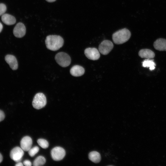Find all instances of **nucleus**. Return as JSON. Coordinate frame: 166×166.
I'll list each match as a JSON object with an SVG mask.
<instances>
[{
    "instance_id": "nucleus-11",
    "label": "nucleus",
    "mask_w": 166,
    "mask_h": 166,
    "mask_svg": "<svg viewBox=\"0 0 166 166\" xmlns=\"http://www.w3.org/2000/svg\"><path fill=\"white\" fill-rule=\"evenodd\" d=\"M5 60L13 70H16L18 66V61L15 57L12 55L8 54L5 57Z\"/></svg>"
},
{
    "instance_id": "nucleus-9",
    "label": "nucleus",
    "mask_w": 166,
    "mask_h": 166,
    "mask_svg": "<svg viewBox=\"0 0 166 166\" xmlns=\"http://www.w3.org/2000/svg\"><path fill=\"white\" fill-rule=\"evenodd\" d=\"M13 32L14 35L17 38H21L23 37L26 33L25 25L22 23H18L14 27Z\"/></svg>"
},
{
    "instance_id": "nucleus-20",
    "label": "nucleus",
    "mask_w": 166,
    "mask_h": 166,
    "mask_svg": "<svg viewBox=\"0 0 166 166\" xmlns=\"http://www.w3.org/2000/svg\"><path fill=\"white\" fill-rule=\"evenodd\" d=\"M39 150V147L35 146L29 149L28 151V154L30 156L33 157L38 152Z\"/></svg>"
},
{
    "instance_id": "nucleus-2",
    "label": "nucleus",
    "mask_w": 166,
    "mask_h": 166,
    "mask_svg": "<svg viewBox=\"0 0 166 166\" xmlns=\"http://www.w3.org/2000/svg\"><path fill=\"white\" fill-rule=\"evenodd\" d=\"M131 36L130 31L126 28L120 30L113 34L112 39L117 44H121L127 42Z\"/></svg>"
},
{
    "instance_id": "nucleus-17",
    "label": "nucleus",
    "mask_w": 166,
    "mask_h": 166,
    "mask_svg": "<svg viewBox=\"0 0 166 166\" xmlns=\"http://www.w3.org/2000/svg\"><path fill=\"white\" fill-rule=\"evenodd\" d=\"M155 65L156 64L153 60L150 59H145L142 62L143 66L144 67H149V69L151 70L155 69Z\"/></svg>"
},
{
    "instance_id": "nucleus-21",
    "label": "nucleus",
    "mask_w": 166,
    "mask_h": 166,
    "mask_svg": "<svg viewBox=\"0 0 166 166\" xmlns=\"http://www.w3.org/2000/svg\"><path fill=\"white\" fill-rule=\"evenodd\" d=\"M6 7L3 3H0V16H2L6 12Z\"/></svg>"
},
{
    "instance_id": "nucleus-26",
    "label": "nucleus",
    "mask_w": 166,
    "mask_h": 166,
    "mask_svg": "<svg viewBox=\"0 0 166 166\" xmlns=\"http://www.w3.org/2000/svg\"><path fill=\"white\" fill-rule=\"evenodd\" d=\"M3 160V157L2 154L0 153V163H1Z\"/></svg>"
},
{
    "instance_id": "nucleus-8",
    "label": "nucleus",
    "mask_w": 166,
    "mask_h": 166,
    "mask_svg": "<svg viewBox=\"0 0 166 166\" xmlns=\"http://www.w3.org/2000/svg\"><path fill=\"white\" fill-rule=\"evenodd\" d=\"M84 53L86 57L91 60H97L100 57L99 51L95 48H86L85 50Z\"/></svg>"
},
{
    "instance_id": "nucleus-4",
    "label": "nucleus",
    "mask_w": 166,
    "mask_h": 166,
    "mask_svg": "<svg viewBox=\"0 0 166 166\" xmlns=\"http://www.w3.org/2000/svg\"><path fill=\"white\" fill-rule=\"evenodd\" d=\"M46 104V99L44 94L40 93L35 95L32 101L34 108L39 109L44 107Z\"/></svg>"
},
{
    "instance_id": "nucleus-10",
    "label": "nucleus",
    "mask_w": 166,
    "mask_h": 166,
    "mask_svg": "<svg viewBox=\"0 0 166 166\" xmlns=\"http://www.w3.org/2000/svg\"><path fill=\"white\" fill-rule=\"evenodd\" d=\"M32 140L30 137L26 136L23 137L20 142L21 148L25 151H28L31 148Z\"/></svg>"
},
{
    "instance_id": "nucleus-5",
    "label": "nucleus",
    "mask_w": 166,
    "mask_h": 166,
    "mask_svg": "<svg viewBox=\"0 0 166 166\" xmlns=\"http://www.w3.org/2000/svg\"><path fill=\"white\" fill-rule=\"evenodd\" d=\"M113 47V43L110 41L105 40L100 44L98 49L99 52L102 54H108L112 49Z\"/></svg>"
},
{
    "instance_id": "nucleus-1",
    "label": "nucleus",
    "mask_w": 166,
    "mask_h": 166,
    "mask_svg": "<svg viewBox=\"0 0 166 166\" xmlns=\"http://www.w3.org/2000/svg\"><path fill=\"white\" fill-rule=\"evenodd\" d=\"M45 43L48 49L55 51L58 50L63 46L64 40L60 36L50 35L46 37Z\"/></svg>"
},
{
    "instance_id": "nucleus-7",
    "label": "nucleus",
    "mask_w": 166,
    "mask_h": 166,
    "mask_svg": "<svg viewBox=\"0 0 166 166\" xmlns=\"http://www.w3.org/2000/svg\"><path fill=\"white\" fill-rule=\"evenodd\" d=\"M24 154V150L21 148L17 147L13 148L10 152L11 158L16 162H20Z\"/></svg>"
},
{
    "instance_id": "nucleus-19",
    "label": "nucleus",
    "mask_w": 166,
    "mask_h": 166,
    "mask_svg": "<svg viewBox=\"0 0 166 166\" xmlns=\"http://www.w3.org/2000/svg\"><path fill=\"white\" fill-rule=\"evenodd\" d=\"M38 144L42 148L45 149L49 146V143L45 140L43 139H39L37 140Z\"/></svg>"
},
{
    "instance_id": "nucleus-16",
    "label": "nucleus",
    "mask_w": 166,
    "mask_h": 166,
    "mask_svg": "<svg viewBox=\"0 0 166 166\" xmlns=\"http://www.w3.org/2000/svg\"><path fill=\"white\" fill-rule=\"evenodd\" d=\"M89 158L90 160L96 163L99 162L101 160L100 154L95 151L90 152L89 154Z\"/></svg>"
},
{
    "instance_id": "nucleus-24",
    "label": "nucleus",
    "mask_w": 166,
    "mask_h": 166,
    "mask_svg": "<svg viewBox=\"0 0 166 166\" xmlns=\"http://www.w3.org/2000/svg\"><path fill=\"white\" fill-rule=\"evenodd\" d=\"M23 165V164H22V163L19 162L15 164L16 166H22Z\"/></svg>"
},
{
    "instance_id": "nucleus-15",
    "label": "nucleus",
    "mask_w": 166,
    "mask_h": 166,
    "mask_svg": "<svg viewBox=\"0 0 166 166\" xmlns=\"http://www.w3.org/2000/svg\"><path fill=\"white\" fill-rule=\"evenodd\" d=\"M140 57L142 58L151 59L154 57L155 54L154 52L150 49H143L140 50L139 52Z\"/></svg>"
},
{
    "instance_id": "nucleus-6",
    "label": "nucleus",
    "mask_w": 166,
    "mask_h": 166,
    "mask_svg": "<svg viewBox=\"0 0 166 166\" xmlns=\"http://www.w3.org/2000/svg\"><path fill=\"white\" fill-rule=\"evenodd\" d=\"M52 158L55 161L62 160L65 155V150L60 147H56L53 148L51 152Z\"/></svg>"
},
{
    "instance_id": "nucleus-23",
    "label": "nucleus",
    "mask_w": 166,
    "mask_h": 166,
    "mask_svg": "<svg viewBox=\"0 0 166 166\" xmlns=\"http://www.w3.org/2000/svg\"><path fill=\"white\" fill-rule=\"evenodd\" d=\"M23 164L26 166H31L32 165L31 162L28 160H26L23 162Z\"/></svg>"
},
{
    "instance_id": "nucleus-13",
    "label": "nucleus",
    "mask_w": 166,
    "mask_h": 166,
    "mask_svg": "<svg viewBox=\"0 0 166 166\" xmlns=\"http://www.w3.org/2000/svg\"><path fill=\"white\" fill-rule=\"evenodd\" d=\"M72 75L74 77H79L85 73V69L82 66L75 65L73 66L70 71Z\"/></svg>"
},
{
    "instance_id": "nucleus-22",
    "label": "nucleus",
    "mask_w": 166,
    "mask_h": 166,
    "mask_svg": "<svg viewBox=\"0 0 166 166\" xmlns=\"http://www.w3.org/2000/svg\"><path fill=\"white\" fill-rule=\"evenodd\" d=\"M5 117L4 113L0 110V122L3 121Z\"/></svg>"
},
{
    "instance_id": "nucleus-27",
    "label": "nucleus",
    "mask_w": 166,
    "mask_h": 166,
    "mask_svg": "<svg viewBox=\"0 0 166 166\" xmlns=\"http://www.w3.org/2000/svg\"><path fill=\"white\" fill-rule=\"evenodd\" d=\"M47 1L49 2H53L55 1L56 0H46Z\"/></svg>"
},
{
    "instance_id": "nucleus-3",
    "label": "nucleus",
    "mask_w": 166,
    "mask_h": 166,
    "mask_svg": "<svg viewBox=\"0 0 166 166\" xmlns=\"http://www.w3.org/2000/svg\"><path fill=\"white\" fill-rule=\"evenodd\" d=\"M55 58L57 63L62 67H67L71 63V59L70 56L64 52L58 53L55 55Z\"/></svg>"
},
{
    "instance_id": "nucleus-12",
    "label": "nucleus",
    "mask_w": 166,
    "mask_h": 166,
    "mask_svg": "<svg viewBox=\"0 0 166 166\" xmlns=\"http://www.w3.org/2000/svg\"><path fill=\"white\" fill-rule=\"evenodd\" d=\"M155 48L160 51H166V39L159 38L156 40L154 43Z\"/></svg>"
},
{
    "instance_id": "nucleus-18",
    "label": "nucleus",
    "mask_w": 166,
    "mask_h": 166,
    "mask_svg": "<svg viewBox=\"0 0 166 166\" xmlns=\"http://www.w3.org/2000/svg\"><path fill=\"white\" fill-rule=\"evenodd\" d=\"M45 158L42 156L37 157L34 160L33 165L34 166H39L43 165L45 163Z\"/></svg>"
},
{
    "instance_id": "nucleus-25",
    "label": "nucleus",
    "mask_w": 166,
    "mask_h": 166,
    "mask_svg": "<svg viewBox=\"0 0 166 166\" xmlns=\"http://www.w3.org/2000/svg\"><path fill=\"white\" fill-rule=\"evenodd\" d=\"M3 28V26L2 24L0 22V33L2 31Z\"/></svg>"
},
{
    "instance_id": "nucleus-14",
    "label": "nucleus",
    "mask_w": 166,
    "mask_h": 166,
    "mask_svg": "<svg viewBox=\"0 0 166 166\" xmlns=\"http://www.w3.org/2000/svg\"><path fill=\"white\" fill-rule=\"evenodd\" d=\"M2 22L5 24L7 25H11L14 24L16 22L15 18L12 15L4 14L1 17Z\"/></svg>"
}]
</instances>
